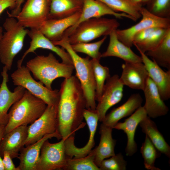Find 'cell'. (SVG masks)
<instances>
[{"mask_svg":"<svg viewBox=\"0 0 170 170\" xmlns=\"http://www.w3.org/2000/svg\"><path fill=\"white\" fill-rule=\"evenodd\" d=\"M113 128L102 123L99 128L100 140L98 145L94 149V162L99 167L102 161L115 155L114 149L116 140L112 137Z\"/></svg>","mask_w":170,"mask_h":170,"instance_id":"25","label":"cell"},{"mask_svg":"<svg viewBox=\"0 0 170 170\" xmlns=\"http://www.w3.org/2000/svg\"><path fill=\"white\" fill-rule=\"evenodd\" d=\"M24 0H16L14 8L11 10L10 13L7 11L9 17L15 18L21 10V5Z\"/></svg>","mask_w":170,"mask_h":170,"instance_id":"41","label":"cell"},{"mask_svg":"<svg viewBox=\"0 0 170 170\" xmlns=\"http://www.w3.org/2000/svg\"><path fill=\"white\" fill-rule=\"evenodd\" d=\"M130 1L135 5L141 7L142 5V0H130Z\"/></svg>","mask_w":170,"mask_h":170,"instance_id":"43","label":"cell"},{"mask_svg":"<svg viewBox=\"0 0 170 170\" xmlns=\"http://www.w3.org/2000/svg\"><path fill=\"white\" fill-rule=\"evenodd\" d=\"M106 15H113L118 19L126 18L135 21L130 16L123 13L116 12L101 1L98 0H83L79 18L75 24L65 31L62 37H68L81 22L92 18H99Z\"/></svg>","mask_w":170,"mask_h":170,"instance_id":"14","label":"cell"},{"mask_svg":"<svg viewBox=\"0 0 170 170\" xmlns=\"http://www.w3.org/2000/svg\"><path fill=\"white\" fill-rule=\"evenodd\" d=\"M140 152L144 160V167L148 170H161L155 166V162L161 153L157 150L146 135L144 142L140 148Z\"/></svg>","mask_w":170,"mask_h":170,"instance_id":"32","label":"cell"},{"mask_svg":"<svg viewBox=\"0 0 170 170\" xmlns=\"http://www.w3.org/2000/svg\"><path fill=\"white\" fill-rule=\"evenodd\" d=\"M158 27L148 28L138 32L134 36L133 38V45L139 43L144 41Z\"/></svg>","mask_w":170,"mask_h":170,"instance_id":"38","label":"cell"},{"mask_svg":"<svg viewBox=\"0 0 170 170\" xmlns=\"http://www.w3.org/2000/svg\"><path fill=\"white\" fill-rule=\"evenodd\" d=\"M27 35L31 39L30 46L24 53L21 59L17 61V67L22 65L24 60L28 54L34 53L38 48L51 50L60 57L62 62L73 65L72 59L68 53L63 48L54 45L52 41L46 37L39 29H31L29 31Z\"/></svg>","mask_w":170,"mask_h":170,"instance_id":"15","label":"cell"},{"mask_svg":"<svg viewBox=\"0 0 170 170\" xmlns=\"http://www.w3.org/2000/svg\"><path fill=\"white\" fill-rule=\"evenodd\" d=\"M0 170H4V166L3 164L2 159L0 155Z\"/></svg>","mask_w":170,"mask_h":170,"instance_id":"44","label":"cell"},{"mask_svg":"<svg viewBox=\"0 0 170 170\" xmlns=\"http://www.w3.org/2000/svg\"><path fill=\"white\" fill-rule=\"evenodd\" d=\"M16 0H0V15L6 9L11 10L14 8Z\"/></svg>","mask_w":170,"mask_h":170,"instance_id":"40","label":"cell"},{"mask_svg":"<svg viewBox=\"0 0 170 170\" xmlns=\"http://www.w3.org/2000/svg\"><path fill=\"white\" fill-rule=\"evenodd\" d=\"M11 76L14 85L23 87L42 100L47 105H58L60 98L59 90L49 89L40 82H37L32 77L26 66L22 65L17 67Z\"/></svg>","mask_w":170,"mask_h":170,"instance_id":"7","label":"cell"},{"mask_svg":"<svg viewBox=\"0 0 170 170\" xmlns=\"http://www.w3.org/2000/svg\"><path fill=\"white\" fill-rule=\"evenodd\" d=\"M125 62L122 65L121 82L124 86L143 91L149 77L144 65L142 62Z\"/></svg>","mask_w":170,"mask_h":170,"instance_id":"18","label":"cell"},{"mask_svg":"<svg viewBox=\"0 0 170 170\" xmlns=\"http://www.w3.org/2000/svg\"><path fill=\"white\" fill-rule=\"evenodd\" d=\"M52 42L55 45L61 47L70 55L76 70L75 76L79 82L86 99V109L96 110V83L89 57L82 58L79 56L72 48L65 37Z\"/></svg>","mask_w":170,"mask_h":170,"instance_id":"2","label":"cell"},{"mask_svg":"<svg viewBox=\"0 0 170 170\" xmlns=\"http://www.w3.org/2000/svg\"><path fill=\"white\" fill-rule=\"evenodd\" d=\"M116 30L110 34V40L106 50L101 54V57H115L125 61L132 62H142L141 56L134 53L131 48L127 46L118 39Z\"/></svg>","mask_w":170,"mask_h":170,"instance_id":"26","label":"cell"},{"mask_svg":"<svg viewBox=\"0 0 170 170\" xmlns=\"http://www.w3.org/2000/svg\"><path fill=\"white\" fill-rule=\"evenodd\" d=\"M83 0H51L48 19L70 16L82 10Z\"/></svg>","mask_w":170,"mask_h":170,"instance_id":"28","label":"cell"},{"mask_svg":"<svg viewBox=\"0 0 170 170\" xmlns=\"http://www.w3.org/2000/svg\"><path fill=\"white\" fill-rule=\"evenodd\" d=\"M106 38L107 36H105L101 40L95 42H81L71 45L72 48L76 52L84 53L92 59L100 61L101 53L99 50Z\"/></svg>","mask_w":170,"mask_h":170,"instance_id":"35","label":"cell"},{"mask_svg":"<svg viewBox=\"0 0 170 170\" xmlns=\"http://www.w3.org/2000/svg\"><path fill=\"white\" fill-rule=\"evenodd\" d=\"M8 71L4 66L1 72L3 80L0 87V125H6L8 121L9 109L22 97L26 90L19 85L17 86L13 92L9 90L7 86L8 81Z\"/></svg>","mask_w":170,"mask_h":170,"instance_id":"16","label":"cell"},{"mask_svg":"<svg viewBox=\"0 0 170 170\" xmlns=\"http://www.w3.org/2000/svg\"><path fill=\"white\" fill-rule=\"evenodd\" d=\"M106 81L96 109L99 121L100 122L103 120L108 110L119 102L123 95L124 86L118 75L110 76Z\"/></svg>","mask_w":170,"mask_h":170,"instance_id":"13","label":"cell"},{"mask_svg":"<svg viewBox=\"0 0 170 170\" xmlns=\"http://www.w3.org/2000/svg\"><path fill=\"white\" fill-rule=\"evenodd\" d=\"M47 105L26 90L22 97L10 108L4 134L19 126L31 124L44 112Z\"/></svg>","mask_w":170,"mask_h":170,"instance_id":"4","label":"cell"},{"mask_svg":"<svg viewBox=\"0 0 170 170\" xmlns=\"http://www.w3.org/2000/svg\"><path fill=\"white\" fill-rule=\"evenodd\" d=\"M139 52L149 76L157 87L162 99L164 101L168 100L170 98V70L164 71L145 54Z\"/></svg>","mask_w":170,"mask_h":170,"instance_id":"17","label":"cell"},{"mask_svg":"<svg viewBox=\"0 0 170 170\" xmlns=\"http://www.w3.org/2000/svg\"><path fill=\"white\" fill-rule=\"evenodd\" d=\"M150 0H142V6L145 5Z\"/></svg>","mask_w":170,"mask_h":170,"instance_id":"45","label":"cell"},{"mask_svg":"<svg viewBox=\"0 0 170 170\" xmlns=\"http://www.w3.org/2000/svg\"><path fill=\"white\" fill-rule=\"evenodd\" d=\"M103 160L99 167L100 170H126L127 162L121 153Z\"/></svg>","mask_w":170,"mask_h":170,"instance_id":"37","label":"cell"},{"mask_svg":"<svg viewBox=\"0 0 170 170\" xmlns=\"http://www.w3.org/2000/svg\"><path fill=\"white\" fill-rule=\"evenodd\" d=\"M26 67L35 79L50 90L53 89L52 84L55 79L71 77L74 69L73 65L60 62L51 53L47 56L38 55L30 60Z\"/></svg>","mask_w":170,"mask_h":170,"instance_id":"3","label":"cell"},{"mask_svg":"<svg viewBox=\"0 0 170 170\" xmlns=\"http://www.w3.org/2000/svg\"><path fill=\"white\" fill-rule=\"evenodd\" d=\"M96 83L95 100L98 102L101 96L105 81L110 76L109 68L102 65L100 61L91 60Z\"/></svg>","mask_w":170,"mask_h":170,"instance_id":"33","label":"cell"},{"mask_svg":"<svg viewBox=\"0 0 170 170\" xmlns=\"http://www.w3.org/2000/svg\"><path fill=\"white\" fill-rule=\"evenodd\" d=\"M94 149L86 156L75 158L67 157L64 170H100L94 162Z\"/></svg>","mask_w":170,"mask_h":170,"instance_id":"31","label":"cell"},{"mask_svg":"<svg viewBox=\"0 0 170 170\" xmlns=\"http://www.w3.org/2000/svg\"><path fill=\"white\" fill-rule=\"evenodd\" d=\"M51 0H27L16 17L25 28L39 29L48 19Z\"/></svg>","mask_w":170,"mask_h":170,"instance_id":"8","label":"cell"},{"mask_svg":"<svg viewBox=\"0 0 170 170\" xmlns=\"http://www.w3.org/2000/svg\"><path fill=\"white\" fill-rule=\"evenodd\" d=\"M145 54L160 67L170 70V29L160 43Z\"/></svg>","mask_w":170,"mask_h":170,"instance_id":"29","label":"cell"},{"mask_svg":"<svg viewBox=\"0 0 170 170\" xmlns=\"http://www.w3.org/2000/svg\"><path fill=\"white\" fill-rule=\"evenodd\" d=\"M140 11L142 19L139 22L128 28L116 30L119 40L130 48L133 45V40L134 36L141 30L152 27H170V19L156 16L150 12L144 6L140 7Z\"/></svg>","mask_w":170,"mask_h":170,"instance_id":"10","label":"cell"},{"mask_svg":"<svg viewBox=\"0 0 170 170\" xmlns=\"http://www.w3.org/2000/svg\"><path fill=\"white\" fill-rule=\"evenodd\" d=\"M58 126L57 106L47 105L43 114L28 126L25 146L33 144L45 135L54 133L58 130Z\"/></svg>","mask_w":170,"mask_h":170,"instance_id":"9","label":"cell"},{"mask_svg":"<svg viewBox=\"0 0 170 170\" xmlns=\"http://www.w3.org/2000/svg\"><path fill=\"white\" fill-rule=\"evenodd\" d=\"M120 25L116 19L92 18L80 23L68 37H63L71 45L88 42L102 36H109Z\"/></svg>","mask_w":170,"mask_h":170,"instance_id":"6","label":"cell"},{"mask_svg":"<svg viewBox=\"0 0 170 170\" xmlns=\"http://www.w3.org/2000/svg\"><path fill=\"white\" fill-rule=\"evenodd\" d=\"M81 11L70 16L59 19H48L39 30L52 42L61 40L65 31L75 24L81 15Z\"/></svg>","mask_w":170,"mask_h":170,"instance_id":"23","label":"cell"},{"mask_svg":"<svg viewBox=\"0 0 170 170\" xmlns=\"http://www.w3.org/2000/svg\"><path fill=\"white\" fill-rule=\"evenodd\" d=\"M139 124L142 132L147 136L157 150L161 154L170 158V146L158 130L155 122L147 116Z\"/></svg>","mask_w":170,"mask_h":170,"instance_id":"27","label":"cell"},{"mask_svg":"<svg viewBox=\"0 0 170 170\" xmlns=\"http://www.w3.org/2000/svg\"><path fill=\"white\" fill-rule=\"evenodd\" d=\"M3 28L2 27L0 26V39H1L3 34ZM1 84H0V87Z\"/></svg>","mask_w":170,"mask_h":170,"instance_id":"46","label":"cell"},{"mask_svg":"<svg viewBox=\"0 0 170 170\" xmlns=\"http://www.w3.org/2000/svg\"><path fill=\"white\" fill-rule=\"evenodd\" d=\"M65 139H62L60 141L55 143H50L48 139L44 142L41 149L36 170L64 169L67 157L64 145Z\"/></svg>","mask_w":170,"mask_h":170,"instance_id":"11","label":"cell"},{"mask_svg":"<svg viewBox=\"0 0 170 170\" xmlns=\"http://www.w3.org/2000/svg\"><path fill=\"white\" fill-rule=\"evenodd\" d=\"M146 9L157 17L170 19V0H150Z\"/></svg>","mask_w":170,"mask_h":170,"instance_id":"36","label":"cell"},{"mask_svg":"<svg viewBox=\"0 0 170 170\" xmlns=\"http://www.w3.org/2000/svg\"><path fill=\"white\" fill-rule=\"evenodd\" d=\"M83 116L89 130L88 140L84 146L78 148L74 144V135H71L66 139L64 145L65 154L67 157L79 158L86 156L94 146V137L99 121L98 115L96 110L86 108L84 110Z\"/></svg>","mask_w":170,"mask_h":170,"instance_id":"12","label":"cell"},{"mask_svg":"<svg viewBox=\"0 0 170 170\" xmlns=\"http://www.w3.org/2000/svg\"><path fill=\"white\" fill-rule=\"evenodd\" d=\"M55 137L58 140L62 137L58 130L54 133L44 136L37 142L24 147L20 151L18 158L20 161L17 170H36L42 147L47 140Z\"/></svg>","mask_w":170,"mask_h":170,"instance_id":"21","label":"cell"},{"mask_svg":"<svg viewBox=\"0 0 170 170\" xmlns=\"http://www.w3.org/2000/svg\"><path fill=\"white\" fill-rule=\"evenodd\" d=\"M142 98L139 94L131 95L125 103L106 115L102 123L113 129L120 120L131 115L142 106Z\"/></svg>","mask_w":170,"mask_h":170,"instance_id":"24","label":"cell"},{"mask_svg":"<svg viewBox=\"0 0 170 170\" xmlns=\"http://www.w3.org/2000/svg\"><path fill=\"white\" fill-rule=\"evenodd\" d=\"M5 125H0V144L2 139L4 135Z\"/></svg>","mask_w":170,"mask_h":170,"instance_id":"42","label":"cell"},{"mask_svg":"<svg viewBox=\"0 0 170 170\" xmlns=\"http://www.w3.org/2000/svg\"><path fill=\"white\" fill-rule=\"evenodd\" d=\"M169 29L170 27L167 28H157L144 41L133 45L139 52L145 54L154 49L160 43Z\"/></svg>","mask_w":170,"mask_h":170,"instance_id":"34","label":"cell"},{"mask_svg":"<svg viewBox=\"0 0 170 170\" xmlns=\"http://www.w3.org/2000/svg\"><path fill=\"white\" fill-rule=\"evenodd\" d=\"M143 91L145 98L143 106L148 116L155 118L167 114L169 108L162 99L157 87L149 76Z\"/></svg>","mask_w":170,"mask_h":170,"instance_id":"20","label":"cell"},{"mask_svg":"<svg viewBox=\"0 0 170 170\" xmlns=\"http://www.w3.org/2000/svg\"><path fill=\"white\" fill-rule=\"evenodd\" d=\"M3 26L5 31L0 39V61L8 71L12 68L14 57L22 50L29 30L14 17L7 18Z\"/></svg>","mask_w":170,"mask_h":170,"instance_id":"5","label":"cell"},{"mask_svg":"<svg viewBox=\"0 0 170 170\" xmlns=\"http://www.w3.org/2000/svg\"><path fill=\"white\" fill-rule=\"evenodd\" d=\"M28 126L22 125L4 134L0 144V155L4 151L8 152L12 159L18 157L19 153L24 147L28 135Z\"/></svg>","mask_w":170,"mask_h":170,"instance_id":"22","label":"cell"},{"mask_svg":"<svg viewBox=\"0 0 170 170\" xmlns=\"http://www.w3.org/2000/svg\"><path fill=\"white\" fill-rule=\"evenodd\" d=\"M147 116L143 106L137 109L123 122H118L113 128L122 130L127 137L125 148L126 155L131 156L137 150V145L134 140L135 134L140 122Z\"/></svg>","mask_w":170,"mask_h":170,"instance_id":"19","label":"cell"},{"mask_svg":"<svg viewBox=\"0 0 170 170\" xmlns=\"http://www.w3.org/2000/svg\"><path fill=\"white\" fill-rule=\"evenodd\" d=\"M57 105L58 131L62 139L74 135L84 127L83 113L86 100L79 82L76 76L65 78L59 90Z\"/></svg>","mask_w":170,"mask_h":170,"instance_id":"1","label":"cell"},{"mask_svg":"<svg viewBox=\"0 0 170 170\" xmlns=\"http://www.w3.org/2000/svg\"><path fill=\"white\" fill-rule=\"evenodd\" d=\"M2 159L4 170H17L12 160L9 153L4 151L3 154Z\"/></svg>","mask_w":170,"mask_h":170,"instance_id":"39","label":"cell"},{"mask_svg":"<svg viewBox=\"0 0 170 170\" xmlns=\"http://www.w3.org/2000/svg\"><path fill=\"white\" fill-rule=\"evenodd\" d=\"M103 2L117 13H125L136 21L141 17L140 7L133 3L130 0H98Z\"/></svg>","mask_w":170,"mask_h":170,"instance_id":"30","label":"cell"}]
</instances>
